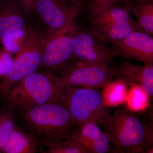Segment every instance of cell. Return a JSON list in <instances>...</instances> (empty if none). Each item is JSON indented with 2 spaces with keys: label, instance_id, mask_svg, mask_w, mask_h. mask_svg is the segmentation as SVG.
Instances as JSON below:
<instances>
[{
  "label": "cell",
  "instance_id": "cell-1",
  "mask_svg": "<svg viewBox=\"0 0 153 153\" xmlns=\"http://www.w3.org/2000/svg\"><path fill=\"white\" fill-rule=\"evenodd\" d=\"M113 147L111 153H153V126L124 105L106 109L98 122Z\"/></svg>",
  "mask_w": 153,
  "mask_h": 153
},
{
  "label": "cell",
  "instance_id": "cell-2",
  "mask_svg": "<svg viewBox=\"0 0 153 153\" xmlns=\"http://www.w3.org/2000/svg\"><path fill=\"white\" fill-rule=\"evenodd\" d=\"M28 132L39 145L65 139L77 127L68 111L57 102H50L22 111Z\"/></svg>",
  "mask_w": 153,
  "mask_h": 153
},
{
  "label": "cell",
  "instance_id": "cell-3",
  "mask_svg": "<svg viewBox=\"0 0 153 153\" xmlns=\"http://www.w3.org/2000/svg\"><path fill=\"white\" fill-rule=\"evenodd\" d=\"M45 39L44 31L37 23H32L25 30L16 55L0 81L2 101L17 82L41 68Z\"/></svg>",
  "mask_w": 153,
  "mask_h": 153
},
{
  "label": "cell",
  "instance_id": "cell-4",
  "mask_svg": "<svg viewBox=\"0 0 153 153\" xmlns=\"http://www.w3.org/2000/svg\"><path fill=\"white\" fill-rule=\"evenodd\" d=\"M60 91L52 74L36 71L14 85L3 102L8 108L23 111L41 105L57 102Z\"/></svg>",
  "mask_w": 153,
  "mask_h": 153
},
{
  "label": "cell",
  "instance_id": "cell-5",
  "mask_svg": "<svg viewBox=\"0 0 153 153\" xmlns=\"http://www.w3.org/2000/svg\"><path fill=\"white\" fill-rule=\"evenodd\" d=\"M100 89L66 86L60 91L57 102L68 111L77 126L92 118L97 123L107 108Z\"/></svg>",
  "mask_w": 153,
  "mask_h": 153
},
{
  "label": "cell",
  "instance_id": "cell-6",
  "mask_svg": "<svg viewBox=\"0 0 153 153\" xmlns=\"http://www.w3.org/2000/svg\"><path fill=\"white\" fill-rule=\"evenodd\" d=\"M74 63L109 66L117 56L108 44L88 27L74 23L70 30Z\"/></svg>",
  "mask_w": 153,
  "mask_h": 153
},
{
  "label": "cell",
  "instance_id": "cell-7",
  "mask_svg": "<svg viewBox=\"0 0 153 153\" xmlns=\"http://www.w3.org/2000/svg\"><path fill=\"white\" fill-rule=\"evenodd\" d=\"M80 11L66 0H36L30 15L37 20L46 38L57 31L70 32Z\"/></svg>",
  "mask_w": 153,
  "mask_h": 153
},
{
  "label": "cell",
  "instance_id": "cell-8",
  "mask_svg": "<svg viewBox=\"0 0 153 153\" xmlns=\"http://www.w3.org/2000/svg\"><path fill=\"white\" fill-rule=\"evenodd\" d=\"M52 76L60 91L66 86L100 88L114 81L110 66L86 65L74 62L66 66L60 74H52Z\"/></svg>",
  "mask_w": 153,
  "mask_h": 153
},
{
  "label": "cell",
  "instance_id": "cell-9",
  "mask_svg": "<svg viewBox=\"0 0 153 153\" xmlns=\"http://www.w3.org/2000/svg\"><path fill=\"white\" fill-rule=\"evenodd\" d=\"M70 32L57 31L45 38L40 68H44V71L55 74L66 68L73 59Z\"/></svg>",
  "mask_w": 153,
  "mask_h": 153
},
{
  "label": "cell",
  "instance_id": "cell-10",
  "mask_svg": "<svg viewBox=\"0 0 153 153\" xmlns=\"http://www.w3.org/2000/svg\"><path fill=\"white\" fill-rule=\"evenodd\" d=\"M117 56L126 60H135L145 65H153L152 36L140 31H135L126 37L111 43Z\"/></svg>",
  "mask_w": 153,
  "mask_h": 153
},
{
  "label": "cell",
  "instance_id": "cell-11",
  "mask_svg": "<svg viewBox=\"0 0 153 153\" xmlns=\"http://www.w3.org/2000/svg\"><path fill=\"white\" fill-rule=\"evenodd\" d=\"M110 66L113 78L126 85L141 88L153 96V65H137L126 60Z\"/></svg>",
  "mask_w": 153,
  "mask_h": 153
},
{
  "label": "cell",
  "instance_id": "cell-12",
  "mask_svg": "<svg viewBox=\"0 0 153 153\" xmlns=\"http://www.w3.org/2000/svg\"><path fill=\"white\" fill-rule=\"evenodd\" d=\"M90 153H111L113 147L94 118L74 128L68 136Z\"/></svg>",
  "mask_w": 153,
  "mask_h": 153
},
{
  "label": "cell",
  "instance_id": "cell-13",
  "mask_svg": "<svg viewBox=\"0 0 153 153\" xmlns=\"http://www.w3.org/2000/svg\"><path fill=\"white\" fill-rule=\"evenodd\" d=\"M32 17L19 5L17 0H0V43L32 23Z\"/></svg>",
  "mask_w": 153,
  "mask_h": 153
},
{
  "label": "cell",
  "instance_id": "cell-14",
  "mask_svg": "<svg viewBox=\"0 0 153 153\" xmlns=\"http://www.w3.org/2000/svg\"><path fill=\"white\" fill-rule=\"evenodd\" d=\"M131 12L126 5H105L89 11L88 27L108 25L118 22L135 21Z\"/></svg>",
  "mask_w": 153,
  "mask_h": 153
},
{
  "label": "cell",
  "instance_id": "cell-15",
  "mask_svg": "<svg viewBox=\"0 0 153 153\" xmlns=\"http://www.w3.org/2000/svg\"><path fill=\"white\" fill-rule=\"evenodd\" d=\"M88 27L108 44L123 39L134 31H140L139 27L136 21L115 22Z\"/></svg>",
  "mask_w": 153,
  "mask_h": 153
},
{
  "label": "cell",
  "instance_id": "cell-16",
  "mask_svg": "<svg viewBox=\"0 0 153 153\" xmlns=\"http://www.w3.org/2000/svg\"><path fill=\"white\" fill-rule=\"evenodd\" d=\"M38 150L39 143L36 138L15 125L2 153H35Z\"/></svg>",
  "mask_w": 153,
  "mask_h": 153
},
{
  "label": "cell",
  "instance_id": "cell-17",
  "mask_svg": "<svg viewBox=\"0 0 153 153\" xmlns=\"http://www.w3.org/2000/svg\"><path fill=\"white\" fill-rule=\"evenodd\" d=\"M137 19L140 31L153 35V0H146L125 5Z\"/></svg>",
  "mask_w": 153,
  "mask_h": 153
},
{
  "label": "cell",
  "instance_id": "cell-18",
  "mask_svg": "<svg viewBox=\"0 0 153 153\" xmlns=\"http://www.w3.org/2000/svg\"><path fill=\"white\" fill-rule=\"evenodd\" d=\"M39 150L45 153H90L78 143L68 137L55 142L42 144L39 146Z\"/></svg>",
  "mask_w": 153,
  "mask_h": 153
},
{
  "label": "cell",
  "instance_id": "cell-19",
  "mask_svg": "<svg viewBox=\"0 0 153 153\" xmlns=\"http://www.w3.org/2000/svg\"><path fill=\"white\" fill-rule=\"evenodd\" d=\"M15 123L13 110L8 108L0 112V153H2L13 129Z\"/></svg>",
  "mask_w": 153,
  "mask_h": 153
},
{
  "label": "cell",
  "instance_id": "cell-20",
  "mask_svg": "<svg viewBox=\"0 0 153 153\" xmlns=\"http://www.w3.org/2000/svg\"><path fill=\"white\" fill-rule=\"evenodd\" d=\"M111 0H88V9L89 11L93 10L100 7Z\"/></svg>",
  "mask_w": 153,
  "mask_h": 153
},
{
  "label": "cell",
  "instance_id": "cell-21",
  "mask_svg": "<svg viewBox=\"0 0 153 153\" xmlns=\"http://www.w3.org/2000/svg\"><path fill=\"white\" fill-rule=\"evenodd\" d=\"M36 0H17L19 5L26 13L30 14L33 4Z\"/></svg>",
  "mask_w": 153,
  "mask_h": 153
},
{
  "label": "cell",
  "instance_id": "cell-22",
  "mask_svg": "<svg viewBox=\"0 0 153 153\" xmlns=\"http://www.w3.org/2000/svg\"><path fill=\"white\" fill-rule=\"evenodd\" d=\"M146 0H111V1L104 5H114L117 4L120 5H125L128 4H132L144 1Z\"/></svg>",
  "mask_w": 153,
  "mask_h": 153
},
{
  "label": "cell",
  "instance_id": "cell-23",
  "mask_svg": "<svg viewBox=\"0 0 153 153\" xmlns=\"http://www.w3.org/2000/svg\"><path fill=\"white\" fill-rule=\"evenodd\" d=\"M70 4L76 8L81 10L85 0H66Z\"/></svg>",
  "mask_w": 153,
  "mask_h": 153
}]
</instances>
